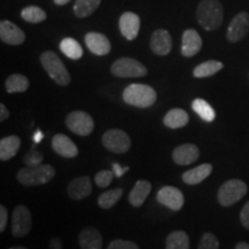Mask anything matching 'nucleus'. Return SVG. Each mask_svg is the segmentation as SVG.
Wrapping results in <instances>:
<instances>
[{
	"instance_id": "7",
	"label": "nucleus",
	"mask_w": 249,
	"mask_h": 249,
	"mask_svg": "<svg viewBox=\"0 0 249 249\" xmlns=\"http://www.w3.org/2000/svg\"><path fill=\"white\" fill-rule=\"evenodd\" d=\"M103 145L113 154H126L130 149L132 141L129 135L121 129H108L102 139Z\"/></svg>"
},
{
	"instance_id": "9",
	"label": "nucleus",
	"mask_w": 249,
	"mask_h": 249,
	"mask_svg": "<svg viewBox=\"0 0 249 249\" xmlns=\"http://www.w3.org/2000/svg\"><path fill=\"white\" fill-rule=\"evenodd\" d=\"M33 229V216L26 205H18L12 214V234L15 238H23Z\"/></svg>"
},
{
	"instance_id": "12",
	"label": "nucleus",
	"mask_w": 249,
	"mask_h": 249,
	"mask_svg": "<svg viewBox=\"0 0 249 249\" xmlns=\"http://www.w3.org/2000/svg\"><path fill=\"white\" fill-rule=\"evenodd\" d=\"M0 39L8 45H20L26 40V34L8 20L0 22Z\"/></svg>"
},
{
	"instance_id": "44",
	"label": "nucleus",
	"mask_w": 249,
	"mask_h": 249,
	"mask_svg": "<svg viewBox=\"0 0 249 249\" xmlns=\"http://www.w3.org/2000/svg\"><path fill=\"white\" fill-rule=\"evenodd\" d=\"M55 5H59V6H62V5H66L68 2L71 1V0H53Z\"/></svg>"
},
{
	"instance_id": "37",
	"label": "nucleus",
	"mask_w": 249,
	"mask_h": 249,
	"mask_svg": "<svg viewBox=\"0 0 249 249\" xmlns=\"http://www.w3.org/2000/svg\"><path fill=\"white\" fill-rule=\"evenodd\" d=\"M240 220H241L242 226H244L245 229L249 230V201L244 205V208L241 209Z\"/></svg>"
},
{
	"instance_id": "42",
	"label": "nucleus",
	"mask_w": 249,
	"mask_h": 249,
	"mask_svg": "<svg viewBox=\"0 0 249 249\" xmlns=\"http://www.w3.org/2000/svg\"><path fill=\"white\" fill-rule=\"evenodd\" d=\"M43 138H44V136H43V133L40 132V130H37L35 135H34V141H35V143H39L43 140Z\"/></svg>"
},
{
	"instance_id": "6",
	"label": "nucleus",
	"mask_w": 249,
	"mask_h": 249,
	"mask_svg": "<svg viewBox=\"0 0 249 249\" xmlns=\"http://www.w3.org/2000/svg\"><path fill=\"white\" fill-rule=\"evenodd\" d=\"M111 73L117 77H143L148 74V70L136 59L120 58L112 64Z\"/></svg>"
},
{
	"instance_id": "32",
	"label": "nucleus",
	"mask_w": 249,
	"mask_h": 249,
	"mask_svg": "<svg viewBox=\"0 0 249 249\" xmlns=\"http://www.w3.org/2000/svg\"><path fill=\"white\" fill-rule=\"evenodd\" d=\"M21 18L29 23H39L46 20V13L38 6H28L21 12Z\"/></svg>"
},
{
	"instance_id": "23",
	"label": "nucleus",
	"mask_w": 249,
	"mask_h": 249,
	"mask_svg": "<svg viewBox=\"0 0 249 249\" xmlns=\"http://www.w3.org/2000/svg\"><path fill=\"white\" fill-rule=\"evenodd\" d=\"M21 147V140L17 135H9L0 140V160H9L18 154Z\"/></svg>"
},
{
	"instance_id": "5",
	"label": "nucleus",
	"mask_w": 249,
	"mask_h": 249,
	"mask_svg": "<svg viewBox=\"0 0 249 249\" xmlns=\"http://www.w3.org/2000/svg\"><path fill=\"white\" fill-rule=\"evenodd\" d=\"M248 186L240 179H231L219 187L217 198L223 207H231L247 194Z\"/></svg>"
},
{
	"instance_id": "35",
	"label": "nucleus",
	"mask_w": 249,
	"mask_h": 249,
	"mask_svg": "<svg viewBox=\"0 0 249 249\" xmlns=\"http://www.w3.org/2000/svg\"><path fill=\"white\" fill-rule=\"evenodd\" d=\"M43 155L42 152H39L36 149H31L30 151H28L26 156H24L23 161L27 166L29 167H35V166H39L43 163Z\"/></svg>"
},
{
	"instance_id": "11",
	"label": "nucleus",
	"mask_w": 249,
	"mask_h": 249,
	"mask_svg": "<svg viewBox=\"0 0 249 249\" xmlns=\"http://www.w3.org/2000/svg\"><path fill=\"white\" fill-rule=\"evenodd\" d=\"M157 201L173 211L182 209L185 203L182 192L173 186H164L157 193Z\"/></svg>"
},
{
	"instance_id": "3",
	"label": "nucleus",
	"mask_w": 249,
	"mask_h": 249,
	"mask_svg": "<svg viewBox=\"0 0 249 249\" xmlns=\"http://www.w3.org/2000/svg\"><path fill=\"white\" fill-rule=\"evenodd\" d=\"M55 176V169L49 164H42L35 167H23L17 174L18 181L27 187L42 186L51 181Z\"/></svg>"
},
{
	"instance_id": "10",
	"label": "nucleus",
	"mask_w": 249,
	"mask_h": 249,
	"mask_svg": "<svg viewBox=\"0 0 249 249\" xmlns=\"http://www.w3.org/2000/svg\"><path fill=\"white\" fill-rule=\"evenodd\" d=\"M249 33V14L247 12H240L232 18L227 28L226 37L230 42L238 43L245 38Z\"/></svg>"
},
{
	"instance_id": "19",
	"label": "nucleus",
	"mask_w": 249,
	"mask_h": 249,
	"mask_svg": "<svg viewBox=\"0 0 249 249\" xmlns=\"http://www.w3.org/2000/svg\"><path fill=\"white\" fill-rule=\"evenodd\" d=\"M52 148L64 158H74L79 155L76 144L65 134H55L52 139Z\"/></svg>"
},
{
	"instance_id": "18",
	"label": "nucleus",
	"mask_w": 249,
	"mask_h": 249,
	"mask_svg": "<svg viewBox=\"0 0 249 249\" xmlns=\"http://www.w3.org/2000/svg\"><path fill=\"white\" fill-rule=\"evenodd\" d=\"M202 38L200 34L194 29H187L182 35L181 54L186 58L194 57L201 51Z\"/></svg>"
},
{
	"instance_id": "40",
	"label": "nucleus",
	"mask_w": 249,
	"mask_h": 249,
	"mask_svg": "<svg viewBox=\"0 0 249 249\" xmlns=\"http://www.w3.org/2000/svg\"><path fill=\"white\" fill-rule=\"evenodd\" d=\"M9 117L8 108L5 107V104H0V121H5Z\"/></svg>"
},
{
	"instance_id": "31",
	"label": "nucleus",
	"mask_w": 249,
	"mask_h": 249,
	"mask_svg": "<svg viewBox=\"0 0 249 249\" xmlns=\"http://www.w3.org/2000/svg\"><path fill=\"white\" fill-rule=\"evenodd\" d=\"M124 194L123 188H114L102 193L98 197V205L102 209H111L112 207L117 204V202L120 200L121 196Z\"/></svg>"
},
{
	"instance_id": "4",
	"label": "nucleus",
	"mask_w": 249,
	"mask_h": 249,
	"mask_svg": "<svg viewBox=\"0 0 249 249\" xmlns=\"http://www.w3.org/2000/svg\"><path fill=\"white\" fill-rule=\"evenodd\" d=\"M40 64L49 76L57 83L58 86L66 87L71 82V75L61 59L53 51H45L40 54Z\"/></svg>"
},
{
	"instance_id": "38",
	"label": "nucleus",
	"mask_w": 249,
	"mask_h": 249,
	"mask_svg": "<svg viewBox=\"0 0 249 249\" xmlns=\"http://www.w3.org/2000/svg\"><path fill=\"white\" fill-rule=\"evenodd\" d=\"M8 220V213L7 209L5 208V205H0V232H4L7 225Z\"/></svg>"
},
{
	"instance_id": "36",
	"label": "nucleus",
	"mask_w": 249,
	"mask_h": 249,
	"mask_svg": "<svg viewBox=\"0 0 249 249\" xmlns=\"http://www.w3.org/2000/svg\"><path fill=\"white\" fill-rule=\"evenodd\" d=\"M107 249H140V247L133 241L117 239V240L111 241Z\"/></svg>"
},
{
	"instance_id": "22",
	"label": "nucleus",
	"mask_w": 249,
	"mask_h": 249,
	"mask_svg": "<svg viewBox=\"0 0 249 249\" xmlns=\"http://www.w3.org/2000/svg\"><path fill=\"white\" fill-rule=\"evenodd\" d=\"M213 167L211 164H202L200 166H196L194 169L188 170L185 173H182L181 179L187 185H198V183H201L210 176L211 172H213Z\"/></svg>"
},
{
	"instance_id": "34",
	"label": "nucleus",
	"mask_w": 249,
	"mask_h": 249,
	"mask_svg": "<svg viewBox=\"0 0 249 249\" xmlns=\"http://www.w3.org/2000/svg\"><path fill=\"white\" fill-rule=\"evenodd\" d=\"M113 178H114L113 171L103 170V171H99L98 173H96L95 182L99 188H107V187L111 185Z\"/></svg>"
},
{
	"instance_id": "2",
	"label": "nucleus",
	"mask_w": 249,
	"mask_h": 249,
	"mask_svg": "<svg viewBox=\"0 0 249 249\" xmlns=\"http://www.w3.org/2000/svg\"><path fill=\"white\" fill-rule=\"evenodd\" d=\"M123 98L124 103L132 107L147 108L152 107L157 101V92L148 85L133 83L124 90Z\"/></svg>"
},
{
	"instance_id": "43",
	"label": "nucleus",
	"mask_w": 249,
	"mask_h": 249,
	"mask_svg": "<svg viewBox=\"0 0 249 249\" xmlns=\"http://www.w3.org/2000/svg\"><path fill=\"white\" fill-rule=\"evenodd\" d=\"M235 249H249V244H247V242L241 241L235 246Z\"/></svg>"
},
{
	"instance_id": "41",
	"label": "nucleus",
	"mask_w": 249,
	"mask_h": 249,
	"mask_svg": "<svg viewBox=\"0 0 249 249\" xmlns=\"http://www.w3.org/2000/svg\"><path fill=\"white\" fill-rule=\"evenodd\" d=\"M50 249H62L61 240L59 238H53L50 241Z\"/></svg>"
},
{
	"instance_id": "26",
	"label": "nucleus",
	"mask_w": 249,
	"mask_h": 249,
	"mask_svg": "<svg viewBox=\"0 0 249 249\" xmlns=\"http://www.w3.org/2000/svg\"><path fill=\"white\" fill-rule=\"evenodd\" d=\"M59 48H60L62 53L70 59H73V60H79L83 55L82 46L80 45L77 40L71 38V37H66V38L62 39Z\"/></svg>"
},
{
	"instance_id": "20",
	"label": "nucleus",
	"mask_w": 249,
	"mask_h": 249,
	"mask_svg": "<svg viewBox=\"0 0 249 249\" xmlns=\"http://www.w3.org/2000/svg\"><path fill=\"white\" fill-rule=\"evenodd\" d=\"M79 245L81 249H102L103 238L95 227H86L80 232Z\"/></svg>"
},
{
	"instance_id": "30",
	"label": "nucleus",
	"mask_w": 249,
	"mask_h": 249,
	"mask_svg": "<svg viewBox=\"0 0 249 249\" xmlns=\"http://www.w3.org/2000/svg\"><path fill=\"white\" fill-rule=\"evenodd\" d=\"M101 1L102 0H76L73 7L74 14L80 18L89 17L98 8Z\"/></svg>"
},
{
	"instance_id": "14",
	"label": "nucleus",
	"mask_w": 249,
	"mask_h": 249,
	"mask_svg": "<svg viewBox=\"0 0 249 249\" xmlns=\"http://www.w3.org/2000/svg\"><path fill=\"white\" fill-rule=\"evenodd\" d=\"M150 49L157 55H167L172 50V37L165 29H157L154 31L150 38Z\"/></svg>"
},
{
	"instance_id": "39",
	"label": "nucleus",
	"mask_w": 249,
	"mask_h": 249,
	"mask_svg": "<svg viewBox=\"0 0 249 249\" xmlns=\"http://www.w3.org/2000/svg\"><path fill=\"white\" fill-rule=\"evenodd\" d=\"M129 170V167H123L121 165H119L118 163H114L113 164V173H114V177L116 178H121V177L124 176V173L127 172V171Z\"/></svg>"
},
{
	"instance_id": "24",
	"label": "nucleus",
	"mask_w": 249,
	"mask_h": 249,
	"mask_svg": "<svg viewBox=\"0 0 249 249\" xmlns=\"http://www.w3.org/2000/svg\"><path fill=\"white\" fill-rule=\"evenodd\" d=\"M163 123L166 127L171 129L182 128L189 123L188 113L182 108H171V110L165 114Z\"/></svg>"
},
{
	"instance_id": "28",
	"label": "nucleus",
	"mask_w": 249,
	"mask_h": 249,
	"mask_svg": "<svg viewBox=\"0 0 249 249\" xmlns=\"http://www.w3.org/2000/svg\"><path fill=\"white\" fill-rule=\"evenodd\" d=\"M191 242L189 236L185 231H173L166 238L165 249H189Z\"/></svg>"
},
{
	"instance_id": "16",
	"label": "nucleus",
	"mask_w": 249,
	"mask_h": 249,
	"mask_svg": "<svg viewBox=\"0 0 249 249\" xmlns=\"http://www.w3.org/2000/svg\"><path fill=\"white\" fill-rule=\"evenodd\" d=\"M198 157H200V150L193 143H185V144L179 145L172 152L173 161L181 166L195 163Z\"/></svg>"
},
{
	"instance_id": "15",
	"label": "nucleus",
	"mask_w": 249,
	"mask_h": 249,
	"mask_svg": "<svg viewBox=\"0 0 249 249\" xmlns=\"http://www.w3.org/2000/svg\"><path fill=\"white\" fill-rule=\"evenodd\" d=\"M92 193L91 180L89 177L83 176L73 179L67 187V194L74 201H81L88 197Z\"/></svg>"
},
{
	"instance_id": "45",
	"label": "nucleus",
	"mask_w": 249,
	"mask_h": 249,
	"mask_svg": "<svg viewBox=\"0 0 249 249\" xmlns=\"http://www.w3.org/2000/svg\"><path fill=\"white\" fill-rule=\"evenodd\" d=\"M8 249H28L27 247H22V246H17V247H11Z\"/></svg>"
},
{
	"instance_id": "21",
	"label": "nucleus",
	"mask_w": 249,
	"mask_h": 249,
	"mask_svg": "<svg viewBox=\"0 0 249 249\" xmlns=\"http://www.w3.org/2000/svg\"><path fill=\"white\" fill-rule=\"evenodd\" d=\"M151 183L148 180H139L133 187L128 195V201L133 207L139 208L143 205L151 192Z\"/></svg>"
},
{
	"instance_id": "8",
	"label": "nucleus",
	"mask_w": 249,
	"mask_h": 249,
	"mask_svg": "<svg viewBox=\"0 0 249 249\" xmlns=\"http://www.w3.org/2000/svg\"><path fill=\"white\" fill-rule=\"evenodd\" d=\"M67 128L80 136H88L95 128V121L85 111H73L66 117Z\"/></svg>"
},
{
	"instance_id": "27",
	"label": "nucleus",
	"mask_w": 249,
	"mask_h": 249,
	"mask_svg": "<svg viewBox=\"0 0 249 249\" xmlns=\"http://www.w3.org/2000/svg\"><path fill=\"white\" fill-rule=\"evenodd\" d=\"M192 108L202 120L207 121V123H213L216 118V112H214L213 107L202 98L194 99L192 103Z\"/></svg>"
},
{
	"instance_id": "1",
	"label": "nucleus",
	"mask_w": 249,
	"mask_h": 249,
	"mask_svg": "<svg viewBox=\"0 0 249 249\" xmlns=\"http://www.w3.org/2000/svg\"><path fill=\"white\" fill-rule=\"evenodd\" d=\"M196 18L205 30L218 29L224 20V9L219 0H202L196 9Z\"/></svg>"
},
{
	"instance_id": "33",
	"label": "nucleus",
	"mask_w": 249,
	"mask_h": 249,
	"mask_svg": "<svg viewBox=\"0 0 249 249\" xmlns=\"http://www.w3.org/2000/svg\"><path fill=\"white\" fill-rule=\"evenodd\" d=\"M197 249H219V241L213 233L207 232L202 235Z\"/></svg>"
},
{
	"instance_id": "13",
	"label": "nucleus",
	"mask_w": 249,
	"mask_h": 249,
	"mask_svg": "<svg viewBox=\"0 0 249 249\" xmlns=\"http://www.w3.org/2000/svg\"><path fill=\"white\" fill-rule=\"evenodd\" d=\"M141 21L138 14L133 12H126L119 18V29L121 35L128 40H134L138 37Z\"/></svg>"
},
{
	"instance_id": "25",
	"label": "nucleus",
	"mask_w": 249,
	"mask_h": 249,
	"mask_svg": "<svg viewBox=\"0 0 249 249\" xmlns=\"http://www.w3.org/2000/svg\"><path fill=\"white\" fill-rule=\"evenodd\" d=\"M223 67V62L217 60H208L197 65L194 68V71H193V75H194V77H197V79L209 77L217 74L219 71H222Z\"/></svg>"
},
{
	"instance_id": "17",
	"label": "nucleus",
	"mask_w": 249,
	"mask_h": 249,
	"mask_svg": "<svg viewBox=\"0 0 249 249\" xmlns=\"http://www.w3.org/2000/svg\"><path fill=\"white\" fill-rule=\"evenodd\" d=\"M86 45L88 46L90 52L96 55H107L111 51V43L105 35L101 33H88L85 37Z\"/></svg>"
},
{
	"instance_id": "29",
	"label": "nucleus",
	"mask_w": 249,
	"mask_h": 249,
	"mask_svg": "<svg viewBox=\"0 0 249 249\" xmlns=\"http://www.w3.org/2000/svg\"><path fill=\"white\" fill-rule=\"evenodd\" d=\"M30 82L27 76L21 74H12L6 80V90L8 93L24 92L29 88Z\"/></svg>"
}]
</instances>
